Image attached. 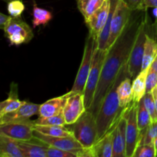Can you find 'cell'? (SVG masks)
Segmentation results:
<instances>
[{"instance_id": "9c48e42d", "label": "cell", "mask_w": 157, "mask_h": 157, "mask_svg": "<svg viewBox=\"0 0 157 157\" xmlns=\"http://www.w3.org/2000/svg\"><path fill=\"white\" fill-rule=\"evenodd\" d=\"M6 37L9 38L11 45H19L27 43L33 38L30 26L21 19V16L12 17L4 29Z\"/></svg>"}, {"instance_id": "ffe728a7", "label": "cell", "mask_w": 157, "mask_h": 157, "mask_svg": "<svg viewBox=\"0 0 157 157\" xmlns=\"http://www.w3.org/2000/svg\"><path fill=\"white\" fill-rule=\"evenodd\" d=\"M131 78L127 77L123 80L117 87V94L120 106L122 109H126L132 104L133 101V93L132 88Z\"/></svg>"}, {"instance_id": "6da1fadb", "label": "cell", "mask_w": 157, "mask_h": 157, "mask_svg": "<svg viewBox=\"0 0 157 157\" xmlns=\"http://www.w3.org/2000/svg\"><path fill=\"white\" fill-rule=\"evenodd\" d=\"M147 10L133 11L131 17L119 38L107 50L93 103L87 110L97 117L104 98L124 64L127 63L141 22Z\"/></svg>"}, {"instance_id": "836d02e7", "label": "cell", "mask_w": 157, "mask_h": 157, "mask_svg": "<svg viewBox=\"0 0 157 157\" xmlns=\"http://www.w3.org/2000/svg\"><path fill=\"white\" fill-rule=\"evenodd\" d=\"M157 85V71L150 67L147 77V92H152Z\"/></svg>"}, {"instance_id": "e575fe53", "label": "cell", "mask_w": 157, "mask_h": 157, "mask_svg": "<svg viewBox=\"0 0 157 157\" xmlns=\"http://www.w3.org/2000/svg\"><path fill=\"white\" fill-rule=\"evenodd\" d=\"M132 11L144 10V0H124Z\"/></svg>"}, {"instance_id": "b9f144b4", "label": "cell", "mask_w": 157, "mask_h": 157, "mask_svg": "<svg viewBox=\"0 0 157 157\" xmlns=\"http://www.w3.org/2000/svg\"><path fill=\"white\" fill-rule=\"evenodd\" d=\"M156 157H157V154H156Z\"/></svg>"}, {"instance_id": "d6a6232c", "label": "cell", "mask_w": 157, "mask_h": 157, "mask_svg": "<svg viewBox=\"0 0 157 157\" xmlns=\"http://www.w3.org/2000/svg\"><path fill=\"white\" fill-rule=\"evenodd\" d=\"M47 157H78L75 153L61 150L53 146H48L47 150Z\"/></svg>"}, {"instance_id": "7c38bea8", "label": "cell", "mask_w": 157, "mask_h": 157, "mask_svg": "<svg viewBox=\"0 0 157 157\" xmlns=\"http://www.w3.org/2000/svg\"><path fill=\"white\" fill-rule=\"evenodd\" d=\"M86 110L84 94L69 91L63 110L66 124L72 125L75 124Z\"/></svg>"}, {"instance_id": "f35d334b", "label": "cell", "mask_w": 157, "mask_h": 157, "mask_svg": "<svg viewBox=\"0 0 157 157\" xmlns=\"http://www.w3.org/2000/svg\"><path fill=\"white\" fill-rule=\"evenodd\" d=\"M153 144H154L155 148H156V154H157V137L155 138V140H153Z\"/></svg>"}, {"instance_id": "e0dca14e", "label": "cell", "mask_w": 157, "mask_h": 157, "mask_svg": "<svg viewBox=\"0 0 157 157\" xmlns=\"http://www.w3.org/2000/svg\"><path fill=\"white\" fill-rule=\"evenodd\" d=\"M68 94L69 92L62 96L48 100L44 104H41L38 116L40 117H48L55 116L63 112Z\"/></svg>"}, {"instance_id": "7402d4cb", "label": "cell", "mask_w": 157, "mask_h": 157, "mask_svg": "<svg viewBox=\"0 0 157 157\" xmlns=\"http://www.w3.org/2000/svg\"><path fill=\"white\" fill-rule=\"evenodd\" d=\"M149 68L141 71L137 77L133 80L132 88L133 93V101L136 103H139V101L147 93V77L148 75Z\"/></svg>"}, {"instance_id": "f546056e", "label": "cell", "mask_w": 157, "mask_h": 157, "mask_svg": "<svg viewBox=\"0 0 157 157\" xmlns=\"http://www.w3.org/2000/svg\"><path fill=\"white\" fill-rule=\"evenodd\" d=\"M134 157H156V151L153 144L139 145L135 150Z\"/></svg>"}, {"instance_id": "cb8c5ba5", "label": "cell", "mask_w": 157, "mask_h": 157, "mask_svg": "<svg viewBox=\"0 0 157 157\" xmlns=\"http://www.w3.org/2000/svg\"><path fill=\"white\" fill-rule=\"evenodd\" d=\"M157 56V42L148 35H147V39L144 47V59H143L142 70L149 68Z\"/></svg>"}, {"instance_id": "4dcf8cb0", "label": "cell", "mask_w": 157, "mask_h": 157, "mask_svg": "<svg viewBox=\"0 0 157 157\" xmlns=\"http://www.w3.org/2000/svg\"><path fill=\"white\" fill-rule=\"evenodd\" d=\"M157 137V121L156 123L152 124V125L149 127L147 133L141 136L139 138L138 146L142 144H153V140ZM137 146V147H138Z\"/></svg>"}, {"instance_id": "2e32d148", "label": "cell", "mask_w": 157, "mask_h": 157, "mask_svg": "<svg viewBox=\"0 0 157 157\" xmlns=\"http://www.w3.org/2000/svg\"><path fill=\"white\" fill-rule=\"evenodd\" d=\"M40 106L41 104H32L25 101L17 110L0 117V124L30 119L32 117L38 114Z\"/></svg>"}, {"instance_id": "60d3db41", "label": "cell", "mask_w": 157, "mask_h": 157, "mask_svg": "<svg viewBox=\"0 0 157 157\" xmlns=\"http://www.w3.org/2000/svg\"><path fill=\"white\" fill-rule=\"evenodd\" d=\"M3 1H5V2H9L12 1V0H3Z\"/></svg>"}, {"instance_id": "3957f363", "label": "cell", "mask_w": 157, "mask_h": 157, "mask_svg": "<svg viewBox=\"0 0 157 157\" xmlns=\"http://www.w3.org/2000/svg\"><path fill=\"white\" fill-rule=\"evenodd\" d=\"M72 132L75 139L84 148L91 147L98 140V125L96 117L86 110L79 119L72 124Z\"/></svg>"}, {"instance_id": "603a6c76", "label": "cell", "mask_w": 157, "mask_h": 157, "mask_svg": "<svg viewBox=\"0 0 157 157\" xmlns=\"http://www.w3.org/2000/svg\"><path fill=\"white\" fill-rule=\"evenodd\" d=\"M151 117L144 105V99H141L137 104V124L139 129V138L147 133L152 125Z\"/></svg>"}, {"instance_id": "8992f818", "label": "cell", "mask_w": 157, "mask_h": 157, "mask_svg": "<svg viewBox=\"0 0 157 157\" xmlns=\"http://www.w3.org/2000/svg\"><path fill=\"white\" fill-rule=\"evenodd\" d=\"M147 15L141 22L137 32L136 39L133 43L128 62V71L131 79H135L142 71L143 59H144V47L147 39Z\"/></svg>"}, {"instance_id": "484cf974", "label": "cell", "mask_w": 157, "mask_h": 157, "mask_svg": "<svg viewBox=\"0 0 157 157\" xmlns=\"http://www.w3.org/2000/svg\"><path fill=\"white\" fill-rule=\"evenodd\" d=\"M34 130L43 134L51 136H74L72 130L64 126H40L35 125Z\"/></svg>"}, {"instance_id": "ab89813d", "label": "cell", "mask_w": 157, "mask_h": 157, "mask_svg": "<svg viewBox=\"0 0 157 157\" xmlns=\"http://www.w3.org/2000/svg\"><path fill=\"white\" fill-rule=\"evenodd\" d=\"M153 15H154V16L157 18V7L154 8V9H153Z\"/></svg>"}, {"instance_id": "5b68a950", "label": "cell", "mask_w": 157, "mask_h": 157, "mask_svg": "<svg viewBox=\"0 0 157 157\" xmlns=\"http://www.w3.org/2000/svg\"><path fill=\"white\" fill-rule=\"evenodd\" d=\"M97 44H98L97 38L93 36L91 34L89 33V35H87V40H86L82 61H81L78 75H77L75 83H74V85L71 91L74 92V93L84 94L86 83H87L90 68H91L94 53Z\"/></svg>"}, {"instance_id": "30bf717a", "label": "cell", "mask_w": 157, "mask_h": 157, "mask_svg": "<svg viewBox=\"0 0 157 157\" xmlns=\"http://www.w3.org/2000/svg\"><path fill=\"white\" fill-rule=\"evenodd\" d=\"M34 121L30 119L0 124V133L18 141H31L34 136Z\"/></svg>"}, {"instance_id": "1f68e13d", "label": "cell", "mask_w": 157, "mask_h": 157, "mask_svg": "<svg viewBox=\"0 0 157 157\" xmlns=\"http://www.w3.org/2000/svg\"><path fill=\"white\" fill-rule=\"evenodd\" d=\"M8 12L12 17H19L25 10V5L21 0H12L8 2Z\"/></svg>"}, {"instance_id": "44dd1931", "label": "cell", "mask_w": 157, "mask_h": 157, "mask_svg": "<svg viewBox=\"0 0 157 157\" xmlns=\"http://www.w3.org/2000/svg\"><path fill=\"white\" fill-rule=\"evenodd\" d=\"M18 146L24 157H47L49 145L44 142L37 144L31 143V141H18Z\"/></svg>"}, {"instance_id": "d4e9b609", "label": "cell", "mask_w": 157, "mask_h": 157, "mask_svg": "<svg viewBox=\"0 0 157 157\" xmlns=\"http://www.w3.org/2000/svg\"><path fill=\"white\" fill-rule=\"evenodd\" d=\"M105 0H77L78 10L87 21L90 15L101 7Z\"/></svg>"}, {"instance_id": "d590c367", "label": "cell", "mask_w": 157, "mask_h": 157, "mask_svg": "<svg viewBox=\"0 0 157 157\" xmlns=\"http://www.w3.org/2000/svg\"><path fill=\"white\" fill-rule=\"evenodd\" d=\"M12 16H8V15H5V14L1 13L0 14V29L4 30L5 27L8 25V23L10 21Z\"/></svg>"}, {"instance_id": "8fae6325", "label": "cell", "mask_w": 157, "mask_h": 157, "mask_svg": "<svg viewBox=\"0 0 157 157\" xmlns=\"http://www.w3.org/2000/svg\"><path fill=\"white\" fill-rule=\"evenodd\" d=\"M34 136L38 140L45 143L48 145L75 153L78 157L81 150L84 148L74 136H51L34 130Z\"/></svg>"}, {"instance_id": "f1b7e54d", "label": "cell", "mask_w": 157, "mask_h": 157, "mask_svg": "<svg viewBox=\"0 0 157 157\" xmlns=\"http://www.w3.org/2000/svg\"><path fill=\"white\" fill-rule=\"evenodd\" d=\"M143 99H144V105L151 117L152 122L153 124L156 123L157 121V108L151 92H147Z\"/></svg>"}, {"instance_id": "8d00e7d4", "label": "cell", "mask_w": 157, "mask_h": 157, "mask_svg": "<svg viewBox=\"0 0 157 157\" xmlns=\"http://www.w3.org/2000/svg\"><path fill=\"white\" fill-rule=\"evenodd\" d=\"M157 7V0H144V9L147 10L148 8Z\"/></svg>"}, {"instance_id": "83f0119b", "label": "cell", "mask_w": 157, "mask_h": 157, "mask_svg": "<svg viewBox=\"0 0 157 157\" xmlns=\"http://www.w3.org/2000/svg\"><path fill=\"white\" fill-rule=\"evenodd\" d=\"M34 121L35 125L40 126H65L66 122L64 119V113L61 112L55 116L48 117H38Z\"/></svg>"}, {"instance_id": "d6986e66", "label": "cell", "mask_w": 157, "mask_h": 157, "mask_svg": "<svg viewBox=\"0 0 157 157\" xmlns=\"http://www.w3.org/2000/svg\"><path fill=\"white\" fill-rule=\"evenodd\" d=\"M25 102V101H20L18 99V85L15 83H12L10 91L9 93V98L0 104V117L17 110Z\"/></svg>"}, {"instance_id": "52a82bcc", "label": "cell", "mask_w": 157, "mask_h": 157, "mask_svg": "<svg viewBox=\"0 0 157 157\" xmlns=\"http://www.w3.org/2000/svg\"><path fill=\"white\" fill-rule=\"evenodd\" d=\"M133 11L124 0H118L110 25V32L106 51L109 50L127 26Z\"/></svg>"}, {"instance_id": "5bb4252c", "label": "cell", "mask_w": 157, "mask_h": 157, "mask_svg": "<svg viewBox=\"0 0 157 157\" xmlns=\"http://www.w3.org/2000/svg\"><path fill=\"white\" fill-rule=\"evenodd\" d=\"M110 10V0H105L101 7L94 12L90 18L85 21L89 29V33L94 36L97 40L107 23Z\"/></svg>"}, {"instance_id": "ac0fdd59", "label": "cell", "mask_w": 157, "mask_h": 157, "mask_svg": "<svg viewBox=\"0 0 157 157\" xmlns=\"http://www.w3.org/2000/svg\"><path fill=\"white\" fill-rule=\"evenodd\" d=\"M0 156L24 157L18 146V140L0 133Z\"/></svg>"}, {"instance_id": "ba28073f", "label": "cell", "mask_w": 157, "mask_h": 157, "mask_svg": "<svg viewBox=\"0 0 157 157\" xmlns=\"http://www.w3.org/2000/svg\"><path fill=\"white\" fill-rule=\"evenodd\" d=\"M137 104L133 101L125 112L127 117L126 132V157H133L139 143V129L137 124Z\"/></svg>"}, {"instance_id": "4316f807", "label": "cell", "mask_w": 157, "mask_h": 157, "mask_svg": "<svg viewBox=\"0 0 157 157\" xmlns=\"http://www.w3.org/2000/svg\"><path fill=\"white\" fill-rule=\"evenodd\" d=\"M32 14H33V19H32L33 29H35L39 25H45L53 18L52 13L50 11L38 7L36 4H34Z\"/></svg>"}, {"instance_id": "277c9868", "label": "cell", "mask_w": 157, "mask_h": 157, "mask_svg": "<svg viewBox=\"0 0 157 157\" xmlns=\"http://www.w3.org/2000/svg\"><path fill=\"white\" fill-rule=\"evenodd\" d=\"M106 55H107V51L99 49L98 48V44H97L94 53L91 68H90V74H89L85 88L84 90V105H85L87 110L90 109V106L93 103L95 92H96L97 87H98V83L100 81V77H101V71H102L103 65H104Z\"/></svg>"}, {"instance_id": "74e56055", "label": "cell", "mask_w": 157, "mask_h": 157, "mask_svg": "<svg viewBox=\"0 0 157 157\" xmlns=\"http://www.w3.org/2000/svg\"><path fill=\"white\" fill-rule=\"evenodd\" d=\"M151 93L152 94H153V99H154V101H155V104H156V108H157V85L153 89Z\"/></svg>"}, {"instance_id": "7a4b0ae2", "label": "cell", "mask_w": 157, "mask_h": 157, "mask_svg": "<svg viewBox=\"0 0 157 157\" xmlns=\"http://www.w3.org/2000/svg\"><path fill=\"white\" fill-rule=\"evenodd\" d=\"M127 77L130 78V75L128 71V65L127 63H126L118 74L116 81L104 98L99 112L96 117L98 125V140L101 139L106 133L111 130L117 120L124 113L125 109L124 110L120 106L117 87L120 83Z\"/></svg>"}, {"instance_id": "4fadbf2b", "label": "cell", "mask_w": 157, "mask_h": 157, "mask_svg": "<svg viewBox=\"0 0 157 157\" xmlns=\"http://www.w3.org/2000/svg\"><path fill=\"white\" fill-rule=\"evenodd\" d=\"M116 124L108 133H106L101 139L97 140V142L91 147L83 148L80 152L78 157H112L113 130Z\"/></svg>"}, {"instance_id": "9a60e30c", "label": "cell", "mask_w": 157, "mask_h": 157, "mask_svg": "<svg viewBox=\"0 0 157 157\" xmlns=\"http://www.w3.org/2000/svg\"><path fill=\"white\" fill-rule=\"evenodd\" d=\"M125 109L122 116L118 119L113 130V155L112 157H126V132L127 117Z\"/></svg>"}]
</instances>
